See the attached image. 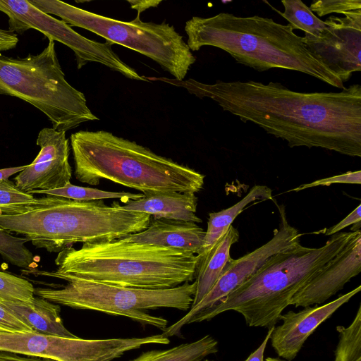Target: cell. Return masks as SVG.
Here are the masks:
<instances>
[{
	"instance_id": "7",
	"label": "cell",
	"mask_w": 361,
	"mask_h": 361,
	"mask_svg": "<svg viewBox=\"0 0 361 361\" xmlns=\"http://www.w3.org/2000/svg\"><path fill=\"white\" fill-rule=\"evenodd\" d=\"M0 94L30 104L58 131L99 119L87 106L84 94L66 80L52 40L39 54L24 58L0 52Z\"/></svg>"
},
{
	"instance_id": "24",
	"label": "cell",
	"mask_w": 361,
	"mask_h": 361,
	"mask_svg": "<svg viewBox=\"0 0 361 361\" xmlns=\"http://www.w3.org/2000/svg\"><path fill=\"white\" fill-rule=\"evenodd\" d=\"M284 11L280 14L288 21L293 30H300L305 35L319 37L326 25L300 0H282Z\"/></svg>"
},
{
	"instance_id": "16",
	"label": "cell",
	"mask_w": 361,
	"mask_h": 361,
	"mask_svg": "<svg viewBox=\"0 0 361 361\" xmlns=\"http://www.w3.org/2000/svg\"><path fill=\"white\" fill-rule=\"evenodd\" d=\"M360 290L361 286H358L325 305L281 314L282 324L274 326L270 336L271 346L278 356L288 361L293 360L315 329Z\"/></svg>"
},
{
	"instance_id": "29",
	"label": "cell",
	"mask_w": 361,
	"mask_h": 361,
	"mask_svg": "<svg viewBox=\"0 0 361 361\" xmlns=\"http://www.w3.org/2000/svg\"><path fill=\"white\" fill-rule=\"evenodd\" d=\"M311 11L320 16L331 13L345 14L351 11L361 10L360 0H318L310 5Z\"/></svg>"
},
{
	"instance_id": "33",
	"label": "cell",
	"mask_w": 361,
	"mask_h": 361,
	"mask_svg": "<svg viewBox=\"0 0 361 361\" xmlns=\"http://www.w3.org/2000/svg\"><path fill=\"white\" fill-rule=\"evenodd\" d=\"M18 42V37L15 32L0 29V52L15 48Z\"/></svg>"
},
{
	"instance_id": "23",
	"label": "cell",
	"mask_w": 361,
	"mask_h": 361,
	"mask_svg": "<svg viewBox=\"0 0 361 361\" xmlns=\"http://www.w3.org/2000/svg\"><path fill=\"white\" fill-rule=\"evenodd\" d=\"M47 199L48 196L36 198L23 192L8 179L0 180V214H23L43 205Z\"/></svg>"
},
{
	"instance_id": "32",
	"label": "cell",
	"mask_w": 361,
	"mask_h": 361,
	"mask_svg": "<svg viewBox=\"0 0 361 361\" xmlns=\"http://www.w3.org/2000/svg\"><path fill=\"white\" fill-rule=\"evenodd\" d=\"M361 222V204H360L353 212L346 217L336 225L325 229L324 233L326 235H332L340 232L342 229L350 225H354Z\"/></svg>"
},
{
	"instance_id": "18",
	"label": "cell",
	"mask_w": 361,
	"mask_h": 361,
	"mask_svg": "<svg viewBox=\"0 0 361 361\" xmlns=\"http://www.w3.org/2000/svg\"><path fill=\"white\" fill-rule=\"evenodd\" d=\"M197 197L194 193L169 192L144 195L130 200L121 207L125 210L150 214L154 219L200 223L196 215Z\"/></svg>"
},
{
	"instance_id": "36",
	"label": "cell",
	"mask_w": 361,
	"mask_h": 361,
	"mask_svg": "<svg viewBox=\"0 0 361 361\" xmlns=\"http://www.w3.org/2000/svg\"><path fill=\"white\" fill-rule=\"evenodd\" d=\"M161 1H153V0H145V1H128L131 8L137 11V13L140 14L145 10L152 8L157 7Z\"/></svg>"
},
{
	"instance_id": "30",
	"label": "cell",
	"mask_w": 361,
	"mask_h": 361,
	"mask_svg": "<svg viewBox=\"0 0 361 361\" xmlns=\"http://www.w3.org/2000/svg\"><path fill=\"white\" fill-rule=\"evenodd\" d=\"M334 183H348L360 185L361 183V171L359 170L356 171H348L345 173L319 179L310 183L302 184L297 188L290 190L289 192H298L305 189L317 186H329Z\"/></svg>"
},
{
	"instance_id": "4",
	"label": "cell",
	"mask_w": 361,
	"mask_h": 361,
	"mask_svg": "<svg viewBox=\"0 0 361 361\" xmlns=\"http://www.w3.org/2000/svg\"><path fill=\"white\" fill-rule=\"evenodd\" d=\"M70 139L80 182L97 185L106 179L144 195L195 194L203 188V174L109 131L80 130Z\"/></svg>"
},
{
	"instance_id": "9",
	"label": "cell",
	"mask_w": 361,
	"mask_h": 361,
	"mask_svg": "<svg viewBox=\"0 0 361 361\" xmlns=\"http://www.w3.org/2000/svg\"><path fill=\"white\" fill-rule=\"evenodd\" d=\"M61 288H36L35 295L53 303L77 310L123 316L142 326L164 331L168 320L147 313L160 307L188 311L193 302L196 282L165 289H142L72 279Z\"/></svg>"
},
{
	"instance_id": "3",
	"label": "cell",
	"mask_w": 361,
	"mask_h": 361,
	"mask_svg": "<svg viewBox=\"0 0 361 361\" xmlns=\"http://www.w3.org/2000/svg\"><path fill=\"white\" fill-rule=\"evenodd\" d=\"M190 51L203 46L219 48L238 63L259 72L283 68L305 73L343 89V82L307 48L303 37L288 25L258 16L240 17L221 12L194 16L185 23Z\"/></svg>"
},
{
	"instance_id": "8",
	"label": "cell",
	"mask_w": 361,
	"mask_h": 361,
	"mask_svg": "<svg viewBox=\"0 0 361 361\" xmlns=\"http://www.w3.org/2000/svg\"><path fill=\"white\" fill-rule=\"evenodd\" d=\"M42 11L60 17L70 26L87 30L106 41L120 44L152 59L177 80H183L196 59L183 37L163 22H143L137 13L121 21L59 0H28Z\"/></svg>"
},
{
	"instance_id": "26",
	"label": "cell",
	"mask_w": 361,
	"mask_h": 361,
	"mask_svg": "<svg viewBox=\"0 0 361 361\" xmlns=\"http://www.w3.org/2000/svg\"><path fill=\"white\" fill-rule=\"evenodd\" d=\"M338 343L334 361H361V305L352 323L347 327L337 326Z\"/></svg>"
},
{
	"instance_id": "14",
	"label": "cell",
	"mask_w": 361,
	"mask_h": 361,
	"mask_svg": "<svg viewBox=\"0 0 361 361\" xmlns=\"http://www.w3.org/2000/svg\"><path fill=\"white\" fill-rule=\"evenodd\" d=\"M36 144L40 150L32 161L15 178V184L23 192L49 190L70 183L72 168L68 157L70 146L65 131L42 128Z\"/></svg>"
},
{
	"instance_id": "11",
	"label": "cell",
	"mask_w": 361,
	"mask_h": 361,
	"mask_svg": "<svg viewBox=\"0 0 361 361\" xmlns=\"http://www.w3.org/2000/svg\"><path fill=\"white\" fill-rule=\"evenodd\" d=\"M0 11L8 17L9 30L22 35L30 29L37 30L49 40L57 41L73 51L78 69L89 62L99 63L125 77L147 81L145 76L123 62L113 51L111 42L89 39L73 30L69 25L38 9L28 0H0Z\"/></svg>"
},
{
	"instance_id": "34",
	"label": "cell",
	"mask_w": 361,
	"mask_h": 361,
	"mask_svg": "<svg viewBox=\"0 0 361 361\" xmlns=\"http://www.w3.org/2000/svg\"><path fill=\"white\" fill-rule=\"evenodd\" d=\"M0 361H56L52 359L27 356L0 350Z\"/></svg>"
},
{
	"instance_id": "38",
	"label": "cell",
	"mask_w": 361,
	"mask_h": 361,
	"mask_svg": "<svg viewBox=\"0 0 361 361\" xmlns=\"http://www.w3.org/2000/svg\"><path fill=\"white\" fill-rule=\"evenodd\" d=\"M264 361H282L280 359H278V358H274V357H267Z\"/></svg>"
},
{
	"instance_id": "12",
	"label": "cell",
	"mask_w": 361,
	"mask_h": 361,
	"mask_svg": "<svg viewBox=\"0 0 361 361\" xmlns=\"http://www.w3.org/2000/svg\"><path fill=\"white\" fill-rule=\"evenodd\" d=\"M281 224L271 240L254 251L237 259L230 260L214 286L208 293L178 321L167 326L162 335L166 338L173 336L182 337L181 329L188 324L191 318L200 312L221 302L231 292L240 286L253 275L273 255L286 248L300 243L302 234L289 224L283 205L279 207Z\"/></svg>"
},
{
	"instance_id": "39",
	"label": "cell",
	"mask_w": 361,
	"mask_h": 361,
	"mask_svg": "<svg viewBox=\"0 0 361 361\" xmlns=\"http://www.w3.org/2000/svg\"><path fill=\"white\" fill-rule=\"evenodd\" d=\"M202 361H214V360H207V359H206V360H202Z\"/></svg>"
},
{
	"instance_id": "2",
	"label": "cell",
	"mask_w": 361,
	"mask_h": 361,
	"mask_svg": "<svg viewBox=\"0 0 361 361\" xmlns=\"http://www.w3.org/2000/svg\"><path fill=\"white\" fill-rule=\"evenodd\" d=\"M199 257L180 249L128 241L82 243L67 247L55 259L53 271H27L35 275L68 281L84 280L142 289H165L191 282Z\"/></svg>"
},
{
	"instance_id": "25",
	"label": "cell",
	"mask_w": 361,
	"mask_h": 361,
	"mask_svg": "<svg viewBox=\"0 0 361 361\" xmlns=\"http://www.w3.org/2000/svg\"><path fill=\"white\" fill-rule=\"evenodd\" d=\"M30 195L43 194L47 195L61 197L80 201H94L105 199L118 198L126 203L130 200H137L144 197L142 193H131L126 192H109L74 185L68 183L65 186L49 190H32L27 192Z\"/></svg>"
},
{
	"instance_id": "28",
	"label": "cell",
	"mask_w": 361,
	"mask_h": 361,
	"mask_svg": "<svg viewBox=\"0 0 361 361\" xmlns=\"http://www.w3.org/2000/svg\"><path fill=\"white\" fill-rule=\"evenodd\" d=\"M32 283L13 274L0 271V300L30 302L35 298Z\"/></svg>"
},
{
	"instance_id": "13",
	"label": "cell",
	"mask_w": 361,
	"mask_h": 361,
	"mask_svg": "<svg viewBox=\"0 0 361 361\" xmlns=\"http://www.w3.org/2000/svg\"><path fill=\"white\" fill-rule=\"evenodd\" d=\"M343 16L329 17L319 37L305 35L303 40L307 49L345 82L361 71V10Z\"/></svg>"
},
{
	"instance_id": "21",
	"label": "cell",
	"mask_w": 361,
	"mask_h": 361,
	"mask_svg": "<svg viewBox=\"0 0 361 361\" xmlns=\"http://www.w3.org/2000/svg\"><path fill=\"white\" fill-rule=\"evenodd\" d=\"M272 199V190L266 185H256L239 202L232 207L209 214L207 228L197 257L201 258L212 247L220 236L232 225L233 220L247 205L256 200Z\"/></svg>"
},
{
	"instance_id": "19",
	"label": "cell",
	"mask_w": 361,
	"mask_h": 361,
	"mask_svg": "<svg viewBox=\"0 0 361 361\" xmlns=\"http://www.w3.org/2000/svg\"><path fill=\"white\" fill-rule=\"evenodd\" d=\"M0 302L34 331L65 338L77 337L65 327L59 305L38 296L30 302L1 300Z\"/></svg>"
},
{
	"instance_id": "15",
	"label": "cell",
	"mask_w": 361,
	"mask_h": 361,
	"mask_svg": "<svg viewBox=\"0 0 361 361\" xmlns=\"http://www.w3.org/2000/svg\"><path fill=\"white\" fill-rule=\"evenodd\" d=\"M361 271V233L292 297L289 305L310 307L324 302Z\"/></svg>"
},
{
	"instance_id": "6",
	"label": "cell",
	"mask_w": 361,
	"mask_h": 361,
	"mask_svg": "<svg viewBox=\"0 0 361 361\" xmlns=\"http://www.w3.org/2000/svg\"><path fill=\"white\" fill-rule=\"evenodd\" d=\"M46 203L16 215L0 214V228L23 235L37 248L59 252L77 243L113 240L145 230L152 216L123 209L117 202L47 195Z\"/></svg>"
},
{
	"instance_id": "22",
	"label": "cell",
	"mask_w": 361,
	"mask_h": 361,
	"mask_svg": "<svg viewBox=\"0 0 361 361\" xmlns=\"http://www.w3.org/2000/svg\"><path fill=\"white\" fill-rule=\"evenodd\" d=\"M218 352V342L211 335L169 349L152 350L142 353L130 361H202Z\"/></svg>"
},
{
	"instance_id": "27",
	"label": "cell",
	"mask_w": 361,
	"mask_h": 361,
	"mask_svg": "<svg viewBox=\"0 0 361 361\" xmlns=\"http://www.w3.org/2000/svg\"><path fill=\"white\" fill-rule=\"evenodd\" d=\"M28 241L0 228V255L11 264L27 269L35 263L33 254L25 246Z\"/></svg>"
},
{
	"instance_id": "35",
	"label": "cell",
	"mask_w": 361,
	"mask_h": 361,
	"mask_svg": "<svg viewBox=\"0 0 361 361\" xmlns=\"http://www.w3.org/2000/svg\"><path fill=\"white\" fill-rule=\"evenodd\" d=\"M274 329L271 327L269 329V331L261 345L255 350L253 353H252L244 361H264V354L265 351L266 346L269 340L270 339L271 334Z\"/></svg>"
},
{
	"instance_id": "10",
	"label": "cell",
	"mask_w": 361,
	"mask_h": 361,
	"mask_svg": "<svg viewBox=\"0 0 361 361\" xmlns=\"http://www.w3.org/2000/svg\"><path fill=\"white\" fill-rule=\"evenodd\" d=\"M161 334L142 338L87 339L36 331L0 332V350L56 361H112L148 344H168Z\"/></svg>"
},
{
	"instance_id": "37",
	"label": "cell",
	"mask_w": 361,
	"mask_h": 361,
	"mask_svg": "<svg viewBox=\"0 0 361 361\" xmlns=\"http://www.w3.org/2000/svg\"><path fill=\"white\" fill-rule=\"evenodd\" d=\"M26 166L27 165L0 169V180L8 179L11 176L16 173H20L25 169Z\"/></svg>"
},
{
	"instance_id": "1",
	"label": "cell",
	"mask_w": 361,
	"mask_h": 361,
	"mask_svg": "<svg viewBox=\"0 0 361 361\" xmlns=\"http://www.w3.org/2000/svg\"><path fill=\"white\" fill-rule=\"evenodd\" d=\"M157 80L207 97L242 121L252 122L290 147H320L361 157V85L341 92H300L279 82H224L205 84L194 79Z\"/></svg>"
},
{
	"instance_id": "5",
	"label": "cell",
	"mask_w": 361,
	"mask_h": 361,
	"mask_svg": "<svg viewBox=\"0 0 361 361\" xmlns=\"http://www.w3.org/2000/svg\"><path fill=\"white\" fill-rule=\"evenodd\" d=\"M360 233V230L338 232L319 247L299 243L278 252L221 302L191 318L188 324L209 321L233 310L240 313L249 326L268 329L275 326L298 289Z\"/></svg>"
},
{
	"instance_id": "31",
	"label": "cell",
	"mask_w": 361,
	"mask_h": 361,
	"mask_svg": "<svg viewBox=\"0 0 361 361\" xmlns=\"http://www.w3.org/2000/svg\"><path fill=\"white\" fill-rule=\"evenodd\" d=\"M27 331H32V330L6 309L0 302V332Z\"/></svg>"
},
{
	"instance_id": "17",
	"label": "cell",
	"mask_w": 361,
	"mask_h": 361,
	"mask_svg": "<svg viewBox=\"0 0 361 361\" xmlns=\"http://www.w3.org/2000/svg\"><path fill=\"white\" fill-rule=\"evenodd\" d=\"M205 231L193 222L152 218L145 230L123 238L132 242L186 250L197 255Z\"/></svg>"
},
{
	"instance_id": "20",
	"label": "cell",
	"mask_w": 361,
	"mask_h": 361,
	"mask_svg": "<svg viewBox=\"0 0 361 361\" xmlns=\"http://www.w3.org/2000/svg\"><path fill=\"white\" fill-rule=\"evenodd\" d=\"M238 239V231L230 225L209 251L199 259L195 276L196 290L191 307L208 293L220 277L226 264L232 259L230 256L231 245Z\"/></svg>"
}]
</instances>
